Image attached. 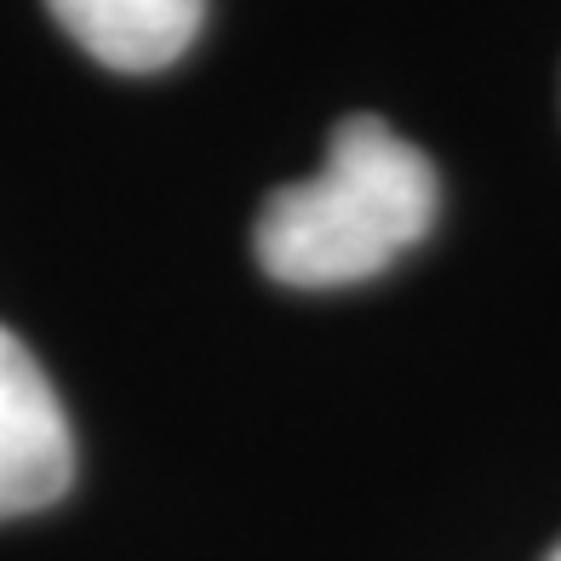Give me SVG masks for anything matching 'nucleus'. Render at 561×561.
<instances>
[{
  "mask_svg": "<svg viewBox=\"0 0 561 561\" xmlns=\"http://www.w3.org/2000/svg\"><path fill=\"white\" fill-rule=\"evenodd\" d=\"M436 167L390 121L350 115L327 138L316 178L264 201L252 247L280 287H355L385 275L436 224Z\"/></svg>",
  "mask_w": 561,
  "mask_h": 561,
  "instance_id": "nucleus-1",
  "label": "nucleus"
},
{
  "mask_svg": "<svg viewBox=\"0 0 561 561\" xmlns=\"http://www.w3.org/2000/svg\"><path fill=\"white\" fill-rule=\"evenodd\" d=\"M75 436L53 378L18 333L0 327V522L30 516L69 493Z\"/></svg>",
  "mask_w": 561,
  "mask_h": 561,
  "instance_id": "nucleus-2",
  "label": "nucleus"
},
{
  "mask_svg": "<svg viewBox=\"0 0 561 561\" xmlns=\"http://www.w3.org/2000/svg\"><path fill=\"white\" fill-rule=\"evenodd\" d=\"M87 58L121 75L172 69L207 23V0H46Z\"/></svg>",
  "mask_w": 561,
  "mask_h": 561,
  "instance_id": "nucleus-3",
  "label": "nucleus"
},
{
  "mask_svg": "<svg viewBox=\"0 0 561 561\" xmlns=\"http://www.w3.org/2000/svg\"><path fill=\"white\" fill-rule=\"evenodd\" d=\"M545 561H561V545H556V550H550V556H545Z\"/></svg>",
  "mask_w": 561,
  "mask_h": 561,
  "instance_id": "nucleus-4",
  "label": "nucleus"
}]
</instances>
